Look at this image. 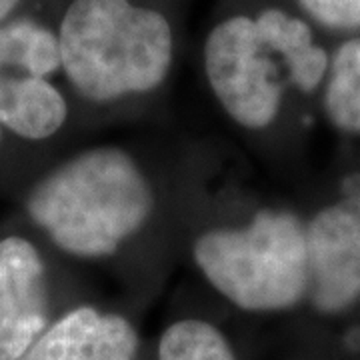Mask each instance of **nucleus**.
Segmentation results:
<instances>
[{"instance_id": "1", "label": "nucleus", "mask_w": 360, "mask_h": 360, "mask_svg": "<svg viewBox=\"0 0 360 360\" xmlns=\"http://www.w3.org/2000/svg\"><path fill=\"white\" fill-rule=\"evenodd\" d=\"M155 208L153 186L116 146L82 150L32 184L25 210L65 255L103 258L141 231Z\"/></svg>"}, {"instance_id": "2", "label": "nucleus", "mask_w": 360, "mask_h": 360, "mask_svg": "<svg viewBox=\"0 0 360 360\" xmlns=\"http://www.w3.org/2000/svg\"><path fill=\"white\" fill-rule=\"evenodd\" d=\"M56 34L66 78L90 103L153 92L172 68L168 18L132 0H70Z\"/></svg>"}, {"instance_id": "3", "label": "nucleus", "mask_w": 360, "mask_h": 360, "mask_svg": "<svg viewBox=\"0 0 360 360\" xmlns=\"http://www.w3.org/2000/svg\"><path fill=\"white\" fill-rule=\"evenodd\" d=\"M193 257L208 284L248 312L288 310L309 292L307 226L288 210L262 208L243 229L202 232Z\"/></svg>"}, {"instance_id": "4", "label": "nucleus", "mask_w": 360, "mask_h": 360, "mask_svg": "<svg viewBox=\"0 0 360 360\" xmlns=\"http://www.w3.org/2000/svg\"><path fill=\"white\" fill-rule=\"evenodd\" d=\"M202 63L212 94L238 127L262 130L276 120L284 65L258 34L252 16L234 14L220 20L206 37Z\"/></svg>"}, {"instance_id": "5", "label": "nucleus", "mask_w": 360, "mask_h": 360, "mask_svg": "<svg viewBox=\"0 0 360 360\" xmlns=\"http://www.w3.org/2000/svg\"><path fill=\"white\" fill-rule=\"evenodd\" d=\"M312 307L333 314L360 298V194L326 206L307 224Z\"/></svg>"}, {"instance_id": "6", "label": "nucleus", "mask_w": 360, "mask_h": 360, "mask_svg": "<svg viewBox=\"0 0 360 360\" xmlns=\"http://www.w3.org/2000/svg\"><path fill=\"white\" fill-rule=\"evenodd\" d=\"M51 326L46 264L32 240L0 238V360H18Z\"/></svg>"}, {"instance_id": "7", "label": "nucleus", "mask_w": 360, "mask_h": 360, "mask_svg": "<svg viewBox=\"0 0 360 360\" xmlns=\"http://www.w3.org/2000/svg\"><path fill=\"white\" fill-rule=\"evenodd\" d=\"M139 335L120 314L77 307L39 336L18 360H134Z\"/></svg>"}, {"instance_id": "8", "label": "nucleus", "mask_w": 360, "mask_h": 360, "mask_svg": "<svg viewBox=\"0 0 360 360\" xmlns=\"http://www.w3.org/2000/svg\"><path fill=\"white\" fill-rule=\"evenodd\" d=\"M68 120V103L51 78L0 66V129L28 142L49 141Z\"/></svg>"}, {"instance_id": "9", "label": "nucleus", "mask_w": 360, "mask_h": 360, "mask_svg": "<svg viewBox=\"0 0 360 360\" xmlns=\"http://www.w3.org/2000/svg\"><path fill=\"white\" fill-rule=\"evenodd\" d=\"M258 34L283 60L288 82L312 92L328 75V54L314 42L310 26L283 8H264L255 16Z\"/></svg>"}, {"instance_id": "10", "label": "nucleus", "mask_w": 360, "mask_h": 360, "mask_svg": "<svg viewBox=\"0 0 360 360\" xmlns=\"http://www.w3.org/2000/svg\"><path fill=\"white\" fill-rule=\"evenodd\" d=\"M0 66L22 70L32 77L51 78L63 70L56 30L40 20L16 16L0 25Z\"/></svg>"}, {"instance_id": "11", "label": "nucleus", "mask_w": 360, "mask_h": 360, "mask_svg": "<svg viewBox=\"0 0 360 360\" xmlns=\"http://www.w3.org/2000/svg\"><path fill=\"white\" fill-rule=\"evenodd\" d=\"M324 108L336 129L360 132V39L338 46L328 66Z\"/></svg>"}, {"instance_id": "12", "label": "nucleus", "mask_w": 360, "mask_h": 360, "mask_svg": "<svg viewBox=\"0 0 360 360\" xmlns=\"http://www.w3.org/2000/svg\"><path fill=\"white\" fill-rule=\"evenodd\" d=\"M158 360H236L214 324L186 319L170 324L158 342Z\"/></svg>"}, {"instance_id": "13", "label": "nucleus", "mask_w": 360, "mask_h": 360, "mask_svg": "<svg viewBox=\"0 0 360 360\" xmlns=\"http://www.w3.org/2000/svg\"><path fill=\"white\" fill-rule=\"evenodd\" d=\"M300 8L330 30H359L360 0H298Z\"/></svg>"}, {"instance_id": "14", "label": "nucleus", "mask_w": 360, "mask_h": 360, "mask_svg": "<svg viewBox=\"0 0 360 360\" xmlns=\"http://www.w3.org/2000/svg\"><path fill=\"white\" fill-rule=\"evenodd\" d=\"M25 0H0V25H4L6 20L14 18L13 14L18 11V6Z\"/></svg>"}, {"instance_id": "15", "label": "nucleus", "mask_w": 360, "mask_h": 360, "mask_svg": "<svg viewBox=\"0 0 360 360\" xmlns=\"http://www.w3.org/2000/svg\"><path fill=\"white\" fill-rule=\"evenodd\" d=\"M0 142H2V129H0Z\"/></svg>"}]
</instances>
